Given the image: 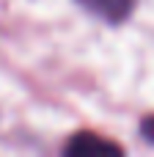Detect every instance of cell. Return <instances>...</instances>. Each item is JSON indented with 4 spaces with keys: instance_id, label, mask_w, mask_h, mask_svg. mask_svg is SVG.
Here are the masks:
<instances>
[{
    "instance_id": "1",
    "label": "cell",
    "mask_w": 154,
    "mask_h": 157,
    "mask_svg": "<svg viewBox=\"0 0 154 157\" xmlns=\"http://www.w3.org/2000/svg\"><path fill=\"white\" fill-rule=\"evenodd\" d=\"M63 152L74 157H96V155H121V146L107 138H99L94 132H80L66 144Z\"/></svg>"
},
{
    "instance_id": "3",
    "label": "cell",
    "mask_w": 154,
    "mask_h": 157,
    "mask_svg": "<svg viewBox=\"0 0 154 157\" xmlns=\"http://www.w3.org/2000/svg\"><path fill=\"white\" fill-rule=\"evenodd\" d=\"M141 130H143V135H146L149 141H154V116H149V119H143Z\"/></svg>"
},
{
    "instance_id": "2",
    "label": "cell",
    "mask_w": 154,
    "mask_h": 157,
    "mask_svg": "<svg viewBox=\"0 0 154 157\" xmlns=\"http://www.w3.org/2000/svg\"><path fill=\"white\" fill-rule=\"evenodd\" d=\"M80 6L105 22H121L135 8V0H80Z\"/></svg>"
}]
</instances>
